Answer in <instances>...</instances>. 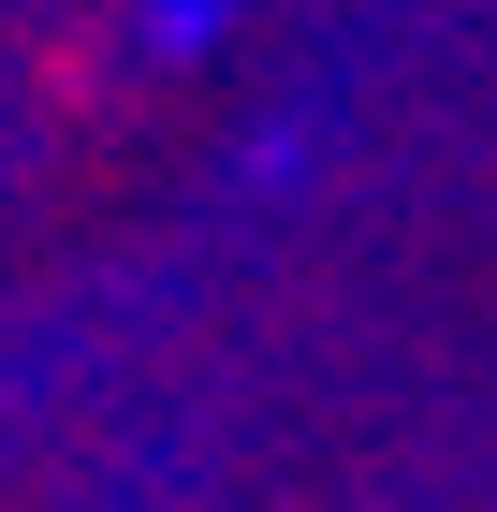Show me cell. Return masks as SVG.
Returning a JSON list of instances; mask_svg holds the SVG:
<instances>
[{"label": "cell", "instance_id": "obj_1", "mask_svg": "<svg viewBox=\"0 0 497 512\" xmlns=\"http://www.w3.org/2000/svg\"><path fill=\"white\" fill-rule=\"evenodd\" d=\"M220 15H234V0H147V44H161V59H176V44H220Z\"/></svg>", "mask_w": 497, "mask_h": 512}]
</instances>
